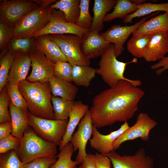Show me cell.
Instances as JSON below:
<instances>
[{
  "mask_svg": "<svg viewBox=\"0 0 168 168\" xmlns=\"http://www.w3.org/2000/svg\"><path fill=\"white\" fill-rule=\"evenodd\" d=\"M144 92L131 82L119 81L96 95L89 110L93 125L97 128L127 122L134 115Z\"/></svg>",
  "mask_w": 168,
  "mask_h": 168,
  "instance_id": "1",
  "label": "cell"
},
{
  "mask_svg": "<svg viewBox=\"0 0 168 168\" xmlns=\"http://www.w3.org/2000/svg\"><path fill=\"white\" fill-rule=\"evenodd\" d=\"M19 88L32 115L55 119L49 82H31L26 80L19 84Z\"/></svg>",
  "mask_w": 168,
  "mask_h": 168,
  "instance_id": "2",
  "label": "cell"
},
{
  "mask_svg": "<svg viewBox=\"0 0 168 168\" xmlns=\"http://www.w3.org/2000/svg\"><path fill=\"white\" fill-rule=\"evenodd\" d=\"M39 6L23 16L13 27L12 38L32 37L49 21L52 11L50 5L57 0H35Z\"/></svg>",
  "mask_w": 168,
  "mask_h": 168,
  "instance_id": "3",
  "label": "cell"
},
{
  "mask_svg": "<svg viewBox=\"0 0 168 168\" xmlns=\"http://www.w3.org/2000/svg\"><path fill=\"white\" fill-rule=\"evenodd\" d=\"M57 146L39 137L29 125L16 151L21 161L25 164L39 158L56 157Z\"/></svg>",
  "mask_w": 168,
  "mask_h": 168,
  "instance_id": "4",
  "label": "cell"
},
{
  "mask_svg": "<svg viewBox=\"0 0 168 168\" xmlns=\"http://www.w3.org/2000/svg\"><path fill=\"white\" fill-rule=\"evenodd\" d=\"M99 68L96 69V74L100 75L104 82L110 87L117 84L119 81L125 80L138 87L142 84L138 80H133L125 77L124 74L126 66L131 63H136L138 59L134 58L131 61L125 63L119 61L115 54L114 45L110 44L100 56Z\"/></svg>",
  "mask_w": 168,
  "mask_h": 168,
  "instance_id": "5",
  "label": "cell"
},
{
  "mask_svg": "<svg viewBox=\"0 0 168 168\" xmlns=\"http://www.w3.org/2000/svg\"><path fill=\"white\" fill-rule=\"evenodd\" d=\"M29 125L35 133L45 141L59 146L65 134L68 119H51L35 116L29 111Z\"/></svg>",
  "mask_w": 168,
  "mask_h": 168,
  "instance_id": "6",
  "label": "cell"
},
{
  "mask_svg": "<svg viewBox=\"0 0 168 168\" xmlns=\"http://www.w3.org/2000/svg\"><path fill=\"white\" fill-rule=\"evenodd\" d=\"M47 35L56 44L65 56L68 62L72 66H89L90 60L86 58L81 51L82 38L77 35L70 34Z\"/></svg>",
  "mask_w": 168,
  "mask_h": 168,
  "instance_id": "7",
  "label": "cell"
},
{
  "mask_svg": "<svg viewBox=\"0 0 168 168\" xmlns=\"http://www.w3.org/2000/svg\"><path fill=\"white\" fill-rule=\"evenodd\" d=\"M88 30L76 24L67 22L63 13L59 10L52 9L51 18L43 29L35 33L33 38L42 35L52 34H73L81 38Z\"/></svg>",
  "mask_w": 168,
  "mask_h": 168,
  "instance_id": "8",
  "label": "cell"
},
{
  "mask_svg": "<svg viewBox=\"0 0 168 168\" xmlns=\"http://www.w3.org/2000/svg\"><path fill=\"white\" fill-rule=\"evenodd\" d=\"M38 6L34 0H0V20L14 27L23 16Z\"/></svg>",
  "mask_w": 168,
  "mask_h": 168,
  "instance_id": "9",
  "label": "cell"
},
{
  "mask_svg": "<svg viewBox=\"0 0 168 168\" xmlns=\"http://www.w3.org/2000/svg\"><path fill=\"white\" fill-rule=\"evenodd\" d=\"M157 125V122L151 118L147 114L140 113L137 116L134 124L129 127L114 142V151L119 148L124 142L140 138L146 142L149 139L151 131Z\"/></svg>",
  "mask_w": 168,
  "mask_h": 168,
  "instance_id": "10",
  "label": "cell"
},
{
  "mask_svg": "<svg viewBox=\"0 0 168 168\" xmlns=\"http://www.w3.org/2000/svg\"><path fill=\"white\" fill-rule=\"evenodd\" d=\"M29 54L32 71L26 80L31 82H49L54 76V63L36 49Z\"/></svg>",
  "mask_w": 168,
  "mask_h": 168,
  "instance_id": "11",
  "label": "cell"
},
{
  "mask_svg": "<svg viewBox=\"0 0 168 168\" xmlns=\"http://www.w3.org/2000/svg\"><path fill=\"white\" fill-rule=\"evenodd\" d=\"M93 125L89 110L80 121L77 131L73 134L70 141L74 151L78 150L76 160L78 164H82L86 156V147L92 135Z\"/></svg>",
  "mask_w": 168,
  "mask_h": 168,
  "instance_id": "12",
  "label": "cell"
},
{
  "mask_svg": "<svg viewBox=\"0 0 168 168\" xmlns=\"http://www.w3.org/2000/svg\"><path fill=\"white\" fill-rule=\"evenodd\" d=\"M111 160L113 168H153L154 159L146 154L142 148L139 149L134 155L120 156L112 151L103 155Z\"/></svg>",
  "mask_w": 168,
  "mask_h": 168,
  "instance_id": "13",
  "label": "cell"
},
{
  "mask_svg": "<svg viewBox=\"0 0 168 168\" xmlns=\"http://www.w3.org/2000/svg\"><path fill=\"white\" fill-rule=\"evenodd\" d=\"M156 14L154 13L149 16L144 17L132 25L113 26L104 32L100 33V35L106 40L114 45L115 54L117 57L123 52L124 49L123 45L129 36L147 18Z\"/></svg>",
  "mask_w": 168,
  "mask_h": 168,
  "instance_id": "14",
  "label": "cell"
},
{
  "mask_svg": "<svg viewBox=\"0 0 168 168\" xmlns=\"http://www.w3.org/2000/svg\"><path fill=\"white\" fill-rule=\"evenodd\" d=\"M129 127L127 122H125L117 130L107 135L100 133L97 128L93 125L92 138L90 140L91 147L102 155L107 154L113 151L115 141Z\"/></svg>",
  "mask_w": 168,
  "mask_h": 168,
  "instance_id": "15",
  "label": "cell"
},
{
  "mask_svg": "<svg viewBox=\"0 0 168 168\" xmlns=\"http://www.w3.org/2000/svg\"><path fill=\"white\" fill-rule=\"evenodd\" d=\"M110 44L99 31H88L82 38L81 49L85 57L90 60L101 56Z\"/></svg>",
  "mask_w": 168,
  "mask_h": 168,
  "instance_id": "16",
  "label": "cell"
},
{
  "mask_svg": "<svg viewBox=\"0 0 168 168\" xmlns=\"http://www.w3.org/2000/svg\"><path fill=\"white\" fill-rule=\"evenodd\" d=\"M168 53V31H162L152 34L143 58L147 62L160 60Z\"/></svg>",
  "mask_w": 168,
  "mask_h": 168,
  "instance_id": "17",
  "label": "cell"
},
{
  "mask_svg": "<svg viewBox=\"0 0 168 168\" xmlns=\"http://www.w3.org/2000/svg\"><path fill=\"white\" fill-rule=\"evenodd\" d=\"M30 66L31 59L29 53H16L7 82L19 84L26 80Z\"/></svg>",
  "mask_w": 168,
  "mask_h": 168,
  "instance_id": "18",
  "label": "cell"
},
{
  "mask_svg": "<svg viewBox=\"0 0 168 168\" xmlns=\"http://www.w3.org/2000/svg\"><path fill=\"white\" fill-rule=\"evenodd\" d=\"M88 108V106L83 104L81 101L75 102L69 115L65 134L59 146L60 151L70 142L76 127L89 110Z\"/></svg>",
  "mask_w": 168,
  "mask_h": 168,
  "instance_id": "19",
  "label": "cell"
},
{
  "mask_svg": "<svg viewBox=\"0 0 168 168\" xmlns=\"http://www.w3.org/2000/svg\"><path fill=\"white\" fill-rule=\"evenodd\" d=\"M35 48L55 63L59 61L68 62L66 58L56 44L47 35L33 38Z\"/></svg>",
  "mask_w": 168,
  "mask_h": 168,
  "instance_id": "20",
  "label": "cell"
},
{
  "mask_svg": "<svg viewBox=\"0 0 168 168\" xmlns=\"http://www.w3.org/2000/svg\"><path fill=\"white\" fill-rule=\"evenodd\" d=\"M162 31H168V12L145 21L133 33V35H147Z\"/></svg>",
  "mask_w": 168,
  "mask_h": 168,
  "instance_id": "21",
  "label": "cell"
},
{
  "mask_svg": "<svg viewBox=\"0 0 168 168\" xmlns=\"http://www.w3.org/2000/svg\"><path fill=\"white\" fill-rule=\"evenodd\" d=\"M9 106L12 127L11 134L21 141L25 131L29 125V111H26L14 106L10 101Z\"/></svg>",
  "mask_w": 168,
  "mask_h": 168,
  "instance_id": "22",
  "label": "cell"
},
{
  "mask_svg": "<svg viewBox=\"0 0 168 168\" xmlns=\"http://www.w3.org/2000/svg\"><path fill=\"white\" fill-rule=\"evenodd\" d=\"M117 2L116 0H94L93 20L88 31L96 30L99 32L102 30L104 18Z\"/></svg>",
  "mask_w": 168,
  "mask_h": 168,
  "instance_id": "23",
  "label": "cell"
},
{
  "mask_svg": "<svg viewBox=\"0 0 168 168\" xmlns=\"http://www.w3.org/2000/svg\"><path fill=\"white\" fill-rule=\"evenodd\" d=\"M52 96L74 100L78 91L77 87L70 82L61 80L54 76L49 82Z\"/></svg>",
  "mask_w": 168,
  "mask_h": 168,
  "instance_id": "24",
  "label": "cell"
},
{
  "mask_svg": "<svg viewBox=\"0 0 168 168\" xmlns=\"http://www.w3.org/2000/svg\"><path fill=\"white\" fill-rule=\"evenodd\" d=\"M80 3V0H60L50 6L52 9L62 11L67 22L75 24L79 15Z\"/></svg>",
  "mask_w": 168,
  "mask_h": 168,
  "instance_id": "25",
  "label": "cell"
},
{
  "mask_svg": "<svg viewBox=\"0 0 168 168\" xmlns=\"http://www.w3.org/2000/svg\"><path fill=\"white\" fill-rule=\"evenodd\" d=\"M73 66L72 81L78 86L87 87L95 77L96 69L89 66Z\"/></svg>",
  "mask_w": 168,
  "mask_h": 168,
  "instance_id": "26",
  "label": "cell"
},
{
  "mask_svg": "<svg viewBox=\"0 0 168 168\" xmlns=\"http://www.w3.org/2000/svg\"><path fill=\"white\" fill-rule=\"evenodd\" d=\"M138 5L129 0H118L113 7L114 10L108 13L104 22H109L117 18H124L127 16L136 11Z\"/></svg>",
  "mask_w": 168,
  "mask_h": 168,
  "instance_id": "27",
  "label": "cell"
},
{
  "mask_svg": "<svg viewBox=\"0 0 168 168\" xmlns=\"http://www.w3.org/2000/svg\"><path fill=\"white\" fill-rule=\"evenodd\" d=\"M160 11L168 12V2L159 4L143 3L138 5L137 10L124 17L123 21L125 23H131L134 18Z\"/></svg>",
  "mask_w": 168,
  "mask_h": 168,
  "instance_id": "28",
  "label": "cell"
},
{
  "mask_svg": "<svg viewBox=\"0 0 168 168\" xmlns=\"http://www.w3.org/2000/svg\"><path fill=\"white\" fill-rule=\"evenodd\" d=\"M152 34L133 35L127 43L128 51L135 58H143L147 50Z\"/></svg>",
  "mask_w": 168,
  "mask_h": 168,
  "instance_id": "29",
  "label": "cell"
},
{
  "mask_svg": "<svg viewBox=\"0 0 168 168\" xmlns=\"http://www.w3.org/2000/svg\"><path fill=\"white\" fill-rule=\"evenodd\" d=\"M51 102L54 112V119L66 120L69 118L73 107L75 101L52 96Z\"/></svg>",
  "mask_w": 168,
  "mask_h": 168,
  "instance_id": "30",
  "label": "cell"
},
{
  "mask_svg": "<svg viewBox=\"0 0 168 168\" xmlns=\"http://www.w3.org/2000/svg\"><path fill=\"white\" fill-rule=\"evenodd\" d=\"M74 151L72 144L70 142L67 143L56 156L58 159L50 168H73L78 165L76 160L72 159Z\"/></svg>",
  "mask_w": 168,
  "mask_h": 168,
  "instance_id": "31",
  "label": "cell"
},
{
  "mask_svg": "<svg viewBox=\"0 0 168 168\" xmlns=\"http://www.w3.org/2000/svg\"><path fill=\"white\" fill-rule=\"evenodd\" d=\"M8 50L16 54L28 53L36 49L33 37L12 38L7 45Z\"/></svg>",
  "mask_w": 168,
  "mask_h": 168,
  "instance_id": "32",
  "label": "cell"
},
{
  "mask_svg": "<svg viewBox=\"0 0 168 168\" xmlns=\"http://www.w3.org/2000/svg\"><path fill=\"white\" fill-rule=\"evenodd\" d=\"M15 56V54L8 50L0 55V92L6 86L9 72Z\"/></svg>",
  "mask_w": 168,
  "mask_h": 168,
  "instance_id": "33",
  "label": "cell"
},
{
  "mask_svg": "<svg viewBox=\"0 0 168 168\" xmlns=\"http://www.w3.org/2000/svg\"><path fill=\"white\" fill-rule=\"evenodd\" d=\"M6 87L11 103L26 111H29L26 101L19 90V84L7 82Z\"/></svg>",
  "mask_w": 168,
  "mask_h": 168,
  "instance_id": "34",
  "label": "cell"
},
{
  "mask_svg": "<svg viewBox=\"0 0 168 168\" xmlns=\"http://www.w3.org/2000/svg\"><path fill=\"white\" fill-rule=\"evenodd\" d=\"M90 0H80L79 13L75 24L89 30L91 25L93 17L89 11Z\"/></svg>",
  "mask_w": 168,
  "mask_h": 168,
  "instance_id": "35",
  "label": "cell"
},
{
  "mask_svg": "<svg viewBox=\"0 0 168 168\" xmlns=\"http://www.w3.org/2000/svg\"><path fill=\"white\" fill-rule=\"evenodd\" d=\"M24 165L19 158L16 150L0 154V168H23Z\"/></svg>",
  "mask_w": 168,
  "mask_h": 168,
  "instance_id": "36",
  "label": "cell"
},
{
  "mask_svg": "<svg viewBox=\"0 0 168 168\" xmlns=\"http://www.w3.org/2000/svg\"><path fill=\"white\" fill-rule=\"evenodd\" d=\"M73 66L67 61H59L54 63V74L57 78L72 82Z\"/></svg>",
  "mask_w": 168,
  "mask_h": 168,
  "instance_id": "37",
  "label": "cell"
},
{
  "mask_svg": "<svg viewBox=\"0 0 168 168\" xmlns=\"http://www.w3.org/2000/svg\"><path fill=\"white\" fill-rule=\"evenodd\" d=\"M10 99L6 86L0 92V123L11 121L9 112Z\"/></svg>",
  "mask_w": 168,
  "mask_h": 168,
  "instance_id": "38",
  "label": "cell"
},
{
  "mask_svg": "<svg viewBox=\"0 0 168 168\" xmlns=\"http://www.w3.org/2000/svg\"><path fill=\"white\" fill-rule=\"evenodd\" d=\"M21 140L12 134L0 139V154L5 153L10 150H16Z\"/></svg>",
  "mask_w": 168,
  "mask_h": 168,
  "instance_id": "39",
  "label": "cell"
},
{
  "mask_svg": "<svg viewBox=\"0 0 168 168\" xmlns=\"http://www.w3.org/2000/svg\"><path fill=\"white\" fill-rule=\"evenodd\" d=\"M13 27L8 26L0 20V49L6 47L13 37Z\"/></svg>",
  "mask_w": 168,
  "mask_h": 168,
  "instance_id": "40",
  "label": "cell"
},
{
  "mask_svg": "<svg viewBox=\"0 0 168 168\" xmlns=\"http://www.w3.org/2000/svg\"><path fill=\"white\" fill-rule=\"evenodd\" d=\"M57 160L56 157L39 158L24 164L23 168H50Z\"/></svg>",
  "mask_w": 168,
  "mask_h": 168,
  "instance_id": "41",
  "label": "cell"
},
{
  "mask_svg": "<svg viewBox=\"0 0 168 168\" xmlns=\"http://www.w3.org/2000/svg\"><path fill=\"white\" fill-rule=\"evenodd\" d=\"M94 155L96 168H111V162L109 157L97 152Z\"/></svg>",
  "mask_w": 168,
  "mask_h": 168,
  "instance_id": "42",
  "label": "cell"
},
{
  "mask_svg": "<svg viewBox=\"0 0 168 168\" xmlns=\"http://www.w3.org/2000/svg\"><path fill=\"white\" fill-rule=\"evenodd\" d=\"M151 68L152 69L157 70L156 73L158 75L168 70V55L159 60L158 62L152 65Z\"/></svg>",
  "mask_w": 168,
  "mask_h": 168,
  "instance_id": "43",
  "label": "cell"
},
{
  "mask_svg": "<svg viewBox=\"0 0 168 168\" xmlns=\"http://www.w3.org/2000/svg\"><path fill=\"white\" fill-rule=\"evenodd\" d=\"M12 132V127L11 121L0 123V139L11 134Z\"/></svg>",
  "mask_w": 168,
  "mask_h": 168,
  "instance_id": "44",
  "label": "cell"
},
{
  "mask_svg": "<svg viewBox=\"0 0 168 168\" xmlns=\"http://www.w3.org/2000/svg\"><path fill=\"white\" fill-rule=\"evenodd\" d=\"M81 164L85 168H96L94 154H87L85 158Z\"/></svg>",
  "mask_w": 168,
  "mask_h": 168,
  "instance_id": "45",
  "label": "cell"
},
{
  "mask_svg": "<svg viewBox=\"0 0 168 168\" xmlns=\"http://www.w3.org/2000/svg\"><path fill=\"white\" fill-rule=\"evenodd\" d=\"M131 1L137 5H139L144 3L146 1L142 0H132Z\"/></svg>",
  "mask_w": 168,
  "mask_h": 168,
  "instance_id": "46",
  "label": "cell"
},
{
  "mask_svg": "<svg viewBox=\"0 0 168 168\" xmlns=\"http://www.w3.org/2000/svg\"><path fill=\"white\" fill-rule=\"evenodd\" d=\"M73 168H85V167L81 164V165L79 167H76V166L73 167Z\"/></svg>",
  "mask_w": 168,
  "mask_h": 168,
  "instance_id": "47",
  "label": "cell"
}]
</instances>
